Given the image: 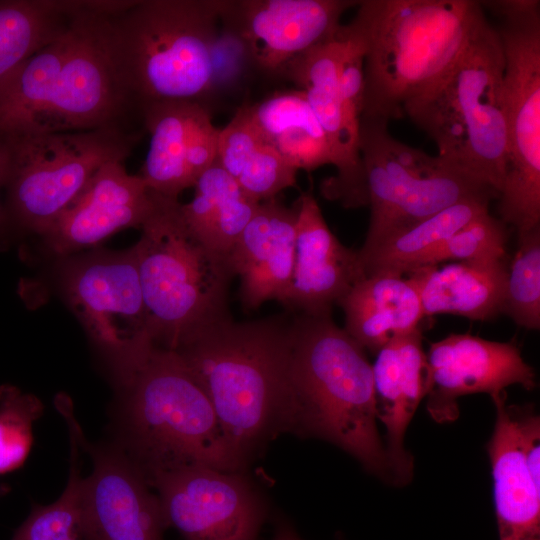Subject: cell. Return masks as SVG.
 I'll use <instances>...</instances> for the list:
<instances>
[{
  "mask_svg": "<svg viewBox=\"0 0 540 540\" xmlns=\"http://www.w3.org/2000/svg\"><path fill=\"white\" fill-rule=\"evenodd\" d=\"M340 28L333 38L295 58L284 70L304 91L329 145L336 174L323 182L324 197L354 208L365 206L364 171L360 121L348 112L338 86Z\"/></svg>",
  "mask_w": 540,
  "mask_h": 540,
  "instance_id": "15",
  "label": "cell"
},
{
  "mask_svg": "<svg viewBox=\"0 0 540 540\" xmlns=\"http://www.w3.org/2000/svg\"><path fill=\"white\" fill-rule=\"evenodd\" d=\"M167 528L183 540H257L267 504L245 471L187 467L156 477Z\"/></svg>",
  "mask_w": 540,
  "mask_h": 540,
  "instance_id": "12",
  "label": "cell"
},
{
  "mask_svg": "<svg viewBox=\"0 0 540 540\" xmlns=\"http://www.w3.org/2000/svg\"><path fill=\"white\" fill-rule=\"evenodd\" d=\"M351 0L229 1L223 20H233L255 62L267 71L284 70L295 58L333 38Z\"/></svg>",
  "mask_w": 540,
  "mask_h": 540,
  "instance_id": "17",
  "label": "cell"
},
{
  "mask_svg": "<svg viewBox=\"0 0 540 540\" xmlns=\"http://www.w3.org/2000/svg\"><path fill=\"white\" fill-rule=\"evenodd\" d=\"M337 305L345 314V331L372 353L391 338L417 329L424 318L416 288L392 274L365 276Z\"/></svg>",
  "mask_w": 540,
  "mask_h": 540,
  "instance_id": "24",
  "label": "cell"
},
{
  "mask_svg": "<svg viewBox=\"0 0 540 540\" xmlns=\"http://www.w3.org/2000/svg\"><path fill=\"white\" fill-rule=\"evenodd\" d=\"M376 354L372 365L376 416L386 429L385 449L395 484L403 485L413 473L404 435L426 396V353L421 328L391 338Z\"/></svg>",
  "mask_w": 540,
  "mask_h": 540,
  "instance_id": "21",
  "label": "cell"
},
{
  "mask_svg": "<svg viewBox=\"0 0 540 540\" xmlns=\"http://www.w3.org/2000/svg\"><path fill=\"white\" fill-rule=\"evenodd\" d=\"M7 488L4 486H0V494H3Z\"/></svg>",
  "mask_w": 540,
  "mask_h": 540,
  "instance_id": "37",
  "label": "cell"
},
{
  "mask_svg": "<svg viewBox=\"0 0 540 540\" xmlns=\"http://www.w3.org/2000/svg\"><path fill=\"white\" fill-rule=\"evenodd\" d=\"M119 393L116 444L150 486L187 467L245 471L181 356L154 343L109 360Z\"/></svg>",
  "mask_w": 540,
  "mask_h": 540,
  "instance_id": "1",
  "label": "cell"
},
{
  "mask_svg": "<svg viewBox=\"0 0 540 540\" xmlns=\"http://www.w3.org/2000/svg\"><path fill=\"white\" fill-rule=\"evenodd\" d=\"M69 261L62 275L64 294L109 360L152 342L132 247L93 251Z\"/></svg>",
  "mask_w": 540,
  "mask_h": 540,
  "instance_id": "11",
  "label": "cell"
},
{
  "mask_svg": "<svg viewBox=\"0 0 540 540\" xmlns=\"http://www.w3.org/2000/svg\"><path fill=\"white\" fill-rule=\"evenodd\" d=\"M290 391L280 433L328 441L366 471L395 484L377 428L372 365L331 315L289 323Z\"/></svg>",
  "mask_w": 540,
  "mask_h": 540,
  "instance_id": "2",
  "label": "cell"
},
{
  "mask_svg": "<svg viewBox=\"0 0 540 540\" xmlns=\"http://www.w3.org/2000/svg\"><path fill=\"white\" fill-rule=\"evenodd\" d=\"M296 253L285 306L311 316L331 315L334 304L365 277L358 251L344 246L326 223L312 194L296 202Z\"/></svg>",
  "mask_w": 540,
  "mask_h": 540,
  "instance_id": "19",
  "label": "cell"
},
{
  "mask_svg": "<svg viewBox=\"0 0 540 540\" xmlns=\"http://www.w3.org/2000/svg\"><path fill=\"white\" fill-rule=\"evenodd\" d=\"M78 445L93 463L82 478L80 525L84 540H163L167 529L157 495L116 443L88 442L68 406L60 408Z\"/></svg>",
  "mask_w": 540,
  "mask_h": 540,
  "instance_id": "13",
  "label": "cell"
},
{
  "mask_svg": "<svg viewBox=\"0 0 540 540\" xmlns=\"http://www.w3.org/2000/svg\"><path fill=\"white\" fill-rule=\"evenodd\" d=\"M4 176H5V152H4L3 141L0 137V191L3 190ZM0 210H1V201H0Z\"/></svg>",
  "mask_w": 540,
  "mask_h": 540,
  "instance_id": "36",
  "label": "cell"
},
{
  "mask_svg": "<svg viewBox=\"0 0 540 540\" xmlns=\"http://www.w3.org/2000/svg\"><path fill=\"white\" fill-rule=\"evenodd\" d=\"M351 20L365 43L361 118L404 116L454 62L485 15L474 0H363ZM360 118V119H361Z\"/></svg>",
  "mask_w": 540,
  "mask_h": 540,
  "instance_id": "5",
  "label": "cell"
},
{
  "mask_svg": "<svg viewBox=\"0 0 540 540\" xmlns=\"http://www.w3.org/2000/svg\"><path fill=\"white\" fill-rule=\"evenodd\" d=\"M5 152L0 248L40 237L104 164L124 162L141 131L121 127L0 135Z\"/></svg>",
  "mask_w": 540,
  "mask_h": 540,
  "instance_id": "8",
  "label": "cell"
},
{
  "mask_svg": "<svg viewBox=\"0 0 540 540\" xmlns=\"http://www.w3.org/2000/svg\"><path fill=\"white\" fill-rule=\"evenodd\" d=\"M424 317L453 314L487 321L502 314L508 268L504 259L427 265L406 274Z\"/></svg>",
  "mask_w": 540,
  "mask_h": 540,
  "instance_id": "23",
  "label": "cell"
},
{
  "mask_svg": "<svg viewBox=\"0 0 540 540\" xmlns=\"http://www.w3.org/2000/svg\"><path fill=\"white\" fill-rule=\"evenodd\" d=\"M500 19L507 165L500 220L518 235L540 226V2L480 1Z\"/></svg>",
  "mask_w": 540,
  "mask_h": 540,
  "instance_id": "9",
  "label": "cell"
},
{
  "mask_svg": "<svg viewBox=\"0 0 540 540\" xmlns=\"http://www.w3.org/2000/svg\"><path fill=\"white\" fill-rule=\"evenodd\" d=\"M228 5L226 0H140L102 14L110 61L140 115L152 102H201L212 86L218 25Z\"/></svg>",
  "mask_w": 540,
  "mask_h": 540,
  "instance_id": "4",
  "label": "cell"
},
{
  "mask_svg": "<svg viewBox=\"0 0 540 540\" xmlns=\"http://www.w3.org/2000/svg\"><path fill=\"white\" fill-rule=\"evenodd\" d=\"M43 410L37 396L11 384L0 385V475L26 462L33 442V423Z\"/></svg>",
  "mask_w": 540,
  "mask_h": 540,
  "instance_id": "31",
  "label": "cell"
},
{
  "mask_svg": "<svg viewBox=\"0 0 540 540\" xmlns=\"http://www.w3.org/2000/svg\"><path fill=\"white\" fill-rule=\"evenodd\" d=\"M267 144L295 169L308 172L331 164L326 136L304 91H287L247 106Z\"/></svg>",
  "mask_w": 540,
  "mask_h": 540,
  "instance_id": "27",
  "label": "cell"
},
{
  "mask_svg": "<svg viewBox=\"0 0 540 540\" xmlns=\"http://www.w3.org/2000/svg\"><path fill=\"white\" fill-rule=\"evenodd\" d=\"M359 149L370 208L362 248L459 202L498 199L495 190L440 156L394 138L386 122L361 118Z\"/></svg>",
  "mask_w": 540,
  "mask_h": 540,
  "instance_id": "10",
  "label": "cell"
},
{
  "mask_svg": "<svg viewBox=\"0 0 540 540\" xmlns=\"http://www.w3.org/2000/svg\"><path fill=\"white\" fill-rule=\"evenodd\" d=\"M489 199H472L454 204L407 227L383 236L358 250L365 276H404L452 234L469 221L489 211Z\"/></svg>",
  "mask_w": 540,
  "mask_h": 540,
  "instance_id": "26",
  "label": "cell"
},
{
  "mask_svg": "<svg viewBox=\"0 0 540 540\" xmlns=\"http://www.w3.org/2000/svg\"><path fill=\"white\" fill-rule=\"evenodd\" d=\"M502 314L520 327L540 328V226L518 235V248L508 268Z\"/></svg>",
  "mask_w": 540,
  "mask_h": 540,
  "instance_id": "30",
  "label": "cell"
},
{
  "mask_svg": "<svg viewBox=\"0 0 540 540\" xmlns=\"http://www.w3.org/2000/svg\"><path fill=\"white\" fill-rule=\"evenodd\" d=\"M84 1L0 0V81L68 30Z\"/></svg>",
  "mask_w": 540,
  "mask_h": 540,
  "instance_id": "28",
  "label": "cell"
},
{
  "mask_svg": "<svg viewBox=\"0 0 540 540\" xmlns=\"http://www.w3.org/2000/svg\"><path fill=\"white\" fill-rule=\"evenodd\" d=\"M496 410L487 444L499 540H540V484L523 456L513 405L506 392L491 397Z\"/></svg>",
  "mask_w": 540,
  "mask_h": 540,
  "instance_id": "22",
  "label": "cell"
},
{
  "mask_svg": "<svg viewBox=\"0 0 540 540\" xmlns=\"http://www.w3.org/2000/svg\"><path fill=\"white\" fill-rule=\"evenodd\" d=\"M193 188V199L180 204L183 221L206 248L228 259L261 202L249 197L217 160Z\"/></svg>",
  "mask_w": 540,
  "mask_h": 540,
  "instance_id": "25",
  "label": "cell"
},
{
  "mask_svg": "<svg viewBox=\"0 0 540 540\" xmlns=\"http://www.w3.org/2000/svg\"><path fill=\"white\" fill-rule=\"evenodd\" d=\"M273 540H302L290 522L277 519Z\"/></svg>",
  "mask_w": 540,
  "mask_h": 540,
  "instance_id": "35",
  "label": "cell"
},
{
  "mask_svg": "<svg viewBox=\"0 0 540 540\" xmlns=\"http://www.w3.org/2000/svg\"><path fill=\"white\" fill-rule=\"evenodd\" d=\"M155 207V193L124 162L104 164L76 199L39 237L48 251L67 258L115 232L141 228Z\"/></svg>",
  "mask_w": 540,
  "mask_h": 540,
  "instance_id": "16",
  "label": "cell"
},
{
  "mask_svg": "<svg viewBox=\"0 0 540 540\" xmlns=\"http://www.w3.org/2000/svg\"><path fill=\"white\" fill-rule=\"evenodd\" d=\"M297 209L273 198L261 202L229 254V264L241 281L245 308L265 301L285 305L293 278Z\"/></svg>",
  "mask_w": 540,
  "mask_h": 540,
  "instance_id": "20",
  "label": "cell"
},
{
  "mask_svg": "<svg viewBox=\"0 0 540 540\" xmlns=\"http://www.w3.org/2000/svg\"><path fill=\"white\" fill-rule=\"evenodd\" d=\"M426 371L427 411L438 423L457 419L461 396L487 393L492 397L510 385L526 390L536 386L535 371L514 342L470 334H450L431 343Z\"/></svg>",
  "mask_w": 540,
  "mask_h": 540,
  "instance_id": "14",
  "label": "cell"
},
{
  "mask_svg": "<svg viewBox=\"0 0 540 540\" xmlns=\"http://www.w3.org/2000/svg\"><path fill=\"white\" fill-rule=\"evenodd\" d=\"M297 172L271 145L264 144L248 159L234 180L249 197L260 203L293 187Z\"/></svg>",
  "mask_w": 540,
  "mask_h": 540,
  "instance_id": "33",
  "label": "cell"
},
{
  "mask_svg": "<svg viewBox=\"0 0 540 540\" xmlns=\"http://www.w3.org/2000/svg\"><path fill=\"white\" fill-rule=\"evenodd\" d=\"M71 456L67 485L49 505L33 504L11 540H83L80 525L81 472L79 445L70 433Z\"/></svg>",
  "mask_w": 540,
  "mask_h": 540,
  "instance_id": "29",
  "label": "cell"
},
{
  "mask_svg": "<svg viewBox=\"0 0 540 540\" xmlns=\"http://www.w3.org/2000/svg\"><path fill=\"white\" fill-rule=\"evenodd\" d=\"M174 351L206 393L229 444L248 465L280 434L290 391L289 323L278 317L230 318Z\"/></svg>",
  "mask_w": 540,
  "mask_h": 540,
  "instance_id": "3",
  "label": "cell"
},
{
  "mask_svg": "<svg viewBox=\"0 0 540 540\" xmlns=\"http://www.w3.org/2000/svg\"><path fill=\"white\" fill-rule=\"evenodd\" d=\"M504 68L499 34L484 15L448 69L403 108L438 156L498 195L507 165Z\"/></svg>",
  "mask_w": 540,
  "mask_h": 540,
  "instance_id": "6",
  "label": "cell"
},
{
  "mask_svg": "<svg viewBox=\"0 0 540 540\" xmlns=\"http://www.w3.org/2000/svg\"><path fill=\"white\" fill-rule=\"evenodd\" d=\"M141 118L150 144L139 175L152 192L178 199L216 161L219 130L196 101L152 102Z\"/></svg>",
  "mask_w": 540,
  "mask_h": 540,
  "instance_id": "18",
  "label": "cell"
},
{
  "mask_svg": "<svg viewBox=\"0 0 540 540\" xmlns=\"http://www.w3.org/2000/svg\"><path fill=\"white\" fill-rule=\"evenodd\" d=\"M264 144L267 142L252 120L247 106L242 107L219 130L216 160L235 179L248 159Z\"/></svg>",
  "mask_w": 540,
  "mask_h": 540,
  "instance_id": "34",
  "label": "cell"
},
{
  "mask_svg": "<svg viewBox=\"0 0 540 540\" xmlns=\"http://www.w3.org/2000/svg\"><path fill=\"white\" fill-rule=\"evenodd\" d=\"M178 199L155 193L152 214L132 247L151 341L176 350L201 331L232 318L227 258L206 248L187 228Z\"/></svg>",
  "mask_w": 540,
  "mask_h": 540,
  "instance_id": "7",
  "label": "cell"
},
{
  "mask_svg": "<svg viewBox=\"0 0 540 540\" xmlns=\"http://www.w3.org/2000/svg\"><path fill=\"white\" fill-rule=\"evenodd\" d=\"M507 238L506 224L487 211L447 238L428 254L417 268L439 265L445 261L504 259Z\"/></svg>",
  "mask_w": 540,
  "mask_h": 540,
  "instance_id": "32",
  "label": "cell"
}]
</instances>
